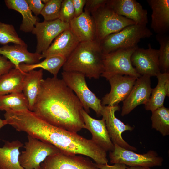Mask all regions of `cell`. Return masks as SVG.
I'll return each instance as SVG.
<instances>
[{
	"label": "cell",
	"mask_w": 169,
	"mask_h": 169,
	"mask_svg": "<svg viewBox=\"0 0 169 169\" xmlns=\"http://www.w3.org/2000/svg\"><path fill=\"white\" fill-rule=\"evenodd\" d=\"M82 105L73 91L57 77L43 79L33 110L49 124L77 133L85 125Z\"/></svg>",
	"instance_id": "obj_1"
},
{
	"label": "cell",
	"mask_w": 169,
	"mask_h": 169,
	"mask_svg": "<svg viewBox=\"0 0 169 169\" xmlns=\"http://www.w3.org/2000/svg\"><path fill=\"white\" fill-rule=\"evenodd\" d=\"M104 54L96 40L80 42L66 59L62 69L97 79L104 71Z\"/></svg>",
	"instance_id": "obj_2"
},
{
	"label": "cell",
	"mask_w": 169,
	"mask_h": 169,
	"mask_svg": "<svg viewBox=\"0 0 169 169\" xmlns=\"http://www.w3.org/2000/svg\"><path fill=\"white\" fill-rule=\"evenodd\" d=\"M152 33L146 26L134 24L111 34L99 43L103 53L106 54L117 50L138 46L141 39L148 38Z\"/></svg>",
	"instance_id": "obj_3"
},
{
	"label": "cell",
	"mask_w": 169,
	"mask_h": 169,
	"mask_svg": "<svg viewBox=\"0 0 169 169\" xmlns=\"http://www.w3.org/2000/svg\"><path fill=\"white\" fill-rule=\"evenodd\" d=\"M62 79L71 89L82 104L84 110L88 114L93 109L98 117L101 116L103 106L99 99L88 88L85 76L82 73L75 71H63Z\"/></svg>",
	"instance_id": "obj_4"
},
{
	"label": "cell",
	"mask_w": 169,
	"mask_h": 169,
	"mask_svg": "<svg viewBox=\"0 0 169 169\" xmlns=\"http://www.w3.org/2000/svg\"><path fill=\"white\" fill-rule=\"evenodd\" d=\"M91 14L96 26V40L99 43L109 35L135 24L132 20L117 14L106 4Z\"/></svg>",
	"instance_id": "obj_5"
},
{
	"label": "cell",
	"mask_w": 169,
	"mask_h": 169,
	"mask_svg": "<svg viewBox=\"0 0 169 169\" xmlns=\"http://www.w3.org/2000/svg\"><path fill=\"white\" fill-rule=\"evenodd\" d=\"M138 46L117 50L104 54V71L101 76L108 80L117 75H127L138 78L141 76L133 67L131 60V55Z\"/></svg>",
	"instance_id": "obj_6"
},
{
	"label": "cell",
	"mask_w": 169,
	"mask_h": 169,
	"mask_svg": "<svg viewBox=\"0 0 169 169\" xmlns=\"http://www.w3.org/2000/svg\"><path fill=\"white\" fill-rule=\"evenodd\" d=\"M25 151L19 156V162L24 169H38L48 156L61 151L54 146L28 135Z\"/></svg>",
	"instance_id": "obj_7"
},
{
	"label": "cell",
	"mask_w": 169,
	"mask_h": 169,
	"mask_svg": "<svg viewBox=\"0 0 169 169\" xmlns=\"http://www.w3.org/2000/svg\"><path fill=\"white\" fill-rule=\"evenodd\" d=\"M114 148L109 152L111 164L120 163L128 166H142L149 167L160 166L162 165L163 158L153 150L146 153L139 154L133 151L114 144Z\"/></svg>",
	"instance_id": "obj_8"
},
{
	"label": "cell",
	"mask_w": 169,
	"mask_h": 169,
	"mask_svg": "<svg viewBox=\"0 0 169 169\" xmlns=\"http://www.w3.org/2000/svg\"><path fill=\"white\" fill-rule=\"evenodd\" d=\"M77 155L60 151L47 157L38 169H100L89 157Z\"/></svg>",
	"instance_id": "obj_9"
},
{
	"label": "cell",
	"mask_w": 169,
	"mask_h": 169,
	"mask_svg": "<svg viewBox=\"0 0 169 169\" xmlns=\"http://www.w3.org/2000/svg\"><path fill=\"white\" fill-rule=\"evenodd\" d=\"M120 110L119 106H103L101 116L105 120L106 127L111 140L114 144L132 151L136 148L129 144L123 138L122 133L125 131H131L134 127L125 124L115 116V112Z\"/></svg>",
	"instance_id": "obj_10"
},
{
	"label": "cell",
	"mask_w": 169,
	"mask_h": 169,
	"mask_svg": "<svg viewBox=\"0 0 169 169\" xmlns=\"http://www.w3.org/2000/svg\"><path fill=\"white\" fill-rule=\"evenodd\" d=\"M69 25L59 19L50 21L37 22L32 33L36 36L37 44L35 53L41 54L49 47L55 38Z\"/></svg>",
	"instance_id": "obj_11"
},
{
	"label": "cell",
	"mask_w": 169,
	"mask_h": 169,
	"mask_svg": "<svg viewBox=\"0 0 169 169\" xmlns=\"http://www.w3.org/2000/svg\"><path fill=\"white\" fill-rule=\"evenodd\" d=\"M131 60L133 67L141 76H156L160 72L158 49L152 48L150 43L146 49L138 47L131 55Z\"/></svg>",
	"instance_id": "obj_12"
},
{
	"label": "cell",
	"mask_w": 169,
	"mask_h": 169,
	"mask_svg": "<svg viewBox=\"0 0 169 169\" xmlns=\"http://www.w3.org/2000/svg\"><path fill=\"white\" fill-rule=\"evenodd\" d=\"M137 78L127 75L117 74L111 77L109 81L110 90L102 98L103 106H113L124 101L130 93Z\"/></svg>",
	"instance_id": "obj_13"
},
{
	"label": "cell",
	"mask_w": 169,
	"mask_h": 169,
	"mask_svg": "<svg viewBox=\"0 0 169 169\" xmlns=\"http://www.w3.org/2000/svg\"><path fill=\"white\" fill-rule=\"evenodd\" d=\"M150 77L141 76L137 79L129 95L123 101L122 116L129 114L138 105H145L148 100L152 90Z\"/></svg>",
	"instance_id": "obj_14"
},
{
	"label": "cell",
	"mask_w": 169,
	"mask_h": 169,
	"mask_svg": "<svg viewBox=\"0 0 169 169\" xmlns=\"http://www.w3.org/2000/svg\"><path fill=\"white\" fill-rule=\"evenodd\" d=\"M106 4L117 14L133 21L135 24L146 26L147 11L136 0H108Z\"/></svg>",
	"instance_id": "obj_15"
},
{
	"label": "cell",
	"mask_w": 169,
	"mask_h": 169,
	"mask_svg": "<svg viewBox=\"0 0 169 169\" xmlns=\"http://www.w3.org/2000/svg\"><path fill=\"white\" fill-rule=\"evenodd\" d=\"M82 114L85 129L89 130L91 134V140L106 152L112 151L114 145L110 136L104 119H94L84 109L82 110Z\"/></svg>",
	"instance_id": "obj_16"
},
{
	"label": "cell",
	"mask_w": 169,
	"mask_h": 169,
	"mask_svg": "<svg viewBox=\"0 0 169 169\" xmlns=\"http://www.w3.org/2000/svg\"><path fill=\"white\" fill-rule=\"evenodd\" d=\"M79 43L70 28L66 30L58 35L41 54V59L56 55L67 59Z\"/></svg>",
	"instance_id": "obj_17"
},
{
	"label": "cell",
	"mask_w": 169,
	"mask_h": 169,
	"mask_svg": "<svg viewBox=\"0 0 169 169\" xmlns=\"http://www.w3.org/2000/svg\"><path fill=\"white\" fill-rule=\"evenodd\" d=\"M69 24V28L79 42L96 40V26L91 14L84 11L74 17Z\"/></svg>",
	"instance_id": "obj_18"
},
{
	"label": "cell",
	"mask_w": 169,
	"mask_h": 169,
	"mask_svg": "<svg viewBox=\"0 0 169 169\" xmlns=\"http://www.w3.org/2000/svg\"><path fill=\"white\" fill-rule=\"evenodd\" d=\"M152 10L151 27L157 34L169 30V0H147Z\"/></svg>",
	"instance_id": "obj_19"
},
{
	"label": "cell",
	"mask_w": 169,
	"mask_h": 169,
	"mask_svg": "<svg viewBox=\"0 0 169 169\" xmlns=\"http://www.w3.org/2000/svg\"><path fill=\"white\" fill-rule=\"evenodd\" d=\"M0 54L9 59L17 69H19L21 63L34 64L39 62L41 59V54L29 52L27 45H4L0 47Z\"/></svg>",
	"instance_id": "obj_20"
},
{
	"label": "cell",
	"mask_w": 169,
	"mask_h": 169,
	"mask_svg": "<svg viewBox=\"0 0 169 169\" xmlns=\"http://www.w3.org/2000/svg\"><path fill=\"white\" fill-rule=\"evenodd\" d=\"M156 76L157 85L152 89L149 99L145 104L146 110L151 112L164 106L166 96H169V71L160 72Z\"/></svg>",
	"instance_id": "obj_21"
},
{
	"label": "cell",
	"mask_w": 169,
	"mask_h": 169,
	"mask_svg": "<svg viewBox=\"0 0 169 169\" xmlns=\"http://www.w3.org/2000/svg\"><path fill=\"white\" fill-rule=\"evenodd\" d=\"M23 145L18 140L5 142L0 147V169H24L19 162V149Z\"/></svg>",
	"instance_id": "obj_22"
},
{
	"label": "cell",
	"mask_w": 169,
	"mask_h": 169,
	"mask_svg": "<svg viewBox=\"0 0 169 169\" xmlns=\"http://www.w3.org/2000/svg\"><path fill=\"white\" fill-rule=\"evenodd\" d=\"M26 73L20 69H12L0 77V96L13 93L23 92Z\"/></svg>",
	"instance_id": "obj_23"
},
{
	"label": "cell",
	"mask_w": 169,
	"mask_h": 169,
	"mask_svg": "<svg viewBox=\"0 0 169 169\" xmlns=\"http://www.w3.org/2000/svg\"><path fill=\"white\" fill-rule=\"evenodd\" d=\"M43 78V69H41L27 72L25 77L23 92L28 100L29 110L31 111L33 110L39 93Z\"/></svg>",
	"instance_id": "obj_24"
},
{
	"label": "cell",
	"mask_w": 169,
	"mask_h": 169,
	"mask_svg": "<svg viewBox=\"0 0 169 169\" xmlns=\"http://www.w3.org/2000/svg\"><path fill=\"white\" fill-rule=\"evenodd\" d=\"M4 2L8 9L16 11L22 15L20 30L25 33L31 32L38 22V18L33 15L26 0H5Z\"/></svg>",
	"instance_id": "obj_25"
},
{
	"label": "cell",
	"mask_w": 169,
	"mask_h": 169,
	"mask_svg": "<svg viewBox=\"0 0 169 169\" xmlns=\"http://www.w3.org/2000/svg\"><path fill=\"white\" fill-rule=\"evenodd\" d=\"M66 59L60 56H53L45 58L41 62L34 64L21 63L19 65L20 69L25 73L37 68H41L49 72L54 77H57L58 73L66 60Z\"/></svg>",
	"instance_id": "obj_26"
},
{
	"label": "cell",
	"mask_w": 169,
	"mask_h": 169,
	"mask_svg": "<svg viewBox=\"0 0 169 169\" xmlns=\"http://www.w3.org/2000/svg\"><path fill=\"white\" fill-rule=\"evenodd\" d=\"M29 110L28 100L23 92L0 96V110Z\"/></svg>",
	"instance_id": "obj_27"
},
{
	"label": "cell",
	"mask_w": 169,
	"mask_h": 169,
	"mask_svg": "<svg viewBox=\"0 0 169 169\" xmlns=\"http://www.w3.org/2000/svg\"><path fill=\"white\" fill-rule=\"evenodd\" d=\"M152 127L164 136L169 135V109L163 106L152 112Z\"/></svg>",
	"instance_id": "obj_28"
},
{
	"label": "cell",
	"mask_w": 169,
	"mask_h": 169,
	"mask_svg": "<svg viewBox=\"0 0 169 169\" xmlns=\"http://www.w3.org/2000/svg\"><path fill=\"white\" fill-rule=\"evenodd\" d=\"M156 38L160 45L159 64L160 72H166L169 69V37L164 34H156Z\"/></svg>",
	"instance_id": "obj_29"
},
{
	"label": "cell",
	"mask_w": 169,
	"mask_h": 169,
	"mask_svg": "<svg viewBox=\"0 0 169 169\" xmlns=\"http://www.w3.org/2000/svg\"><path fill=\"white\" fill-rule=\"evenodd\" d=\"M10 43L21 45H27L19 37L13 25L0 21V44L4 46Z\"/></svg>",
	"instance_id": "obj_30"
},
{
	"label": "cell",
	"mask_w": 169,
	"mask_h": 169,
	"mask_svg": "<svg viewBox=\"0 0 169 169\" xmlns=\"http://www.w3.org/2000/svg\"><path fill=\"white\" fill-rule=\"evenodd\" d=\"M62 1V0H48L44 3L40 13L44 21H53L59 18Z\"/></svg>",
	"instance_id": "obj_31"
},
{
	"label": "cell",
	"mask_w": 169,
	"mask_h": 169,
	"mask_svg": "<svg viewBox=\"0 0 169 169\" xmlns=\"http://www.w3.org/2000/svg\"><path fill=\"white\" fill-rule=\"evenodd\" d=\"M74 11L72 0H62L59 19L69 23L74 17Z\"/></svg>",
	"instance_id": "obj_32"
},
{
	"label": "cell",
	"mask_w": 169,
	"mask_h": 169,
	"mask_svg": "<svg viewBox=\"0 0 169 169\" xmlns=\"http://www.w3.org/2000/svg\"><path fill=\"white\" fill-rule=\"evenodd\" d=\"M108 0H87L84 12L91 14L101 7L106 4Z\"/></svg>",
	"instance_id": "obj_33"
},
{
	"label": "cell",
	"mask_w": 169,
	"mask_h": 169,
	"mask_svg": "<svg viewBox=\"0 0 169 169\" xmlns=\"http://www.w3.org/2000/svg\"><path fill=\"white\" fill-rule=\"evenodd\" d=\"M28 6L32 12L37 16L40 14L44 4L41 0H26Z\"/></svg>",
	"instance_id": "obj_34"
},
{
	"label": "cell",
	"mask_w": 169,
	"mask_h": 169,
	"mask_svg": "<svg viewBox=\"0 0 169 169\" xmlns=\"http://www.w3.org/2000/svg\"><path fill=\"white\" fill-rule=\"evenodd\" d=\"M14 65L7 58L0 55V77L7 73L13 67Z\"/></svg>",
	"instance_id": "obj_35"
},
{
	"label": "cell",
	"mask_w": 169,
	"mask_h": 169,
	"mask_svg": "<svg viewBox=\"0 0 169 169\" xmlns=\"http://www.w3.org/2000/svg\"><path fill=\"white\" fill-rule=\"evenodd\" d=\"M74 11V17H77L83 12V8L87 0H72Z\"/></svg>",
	"instance_id": "obj_36"
},
{
	"label": "cell",
	"mask_w": 169,
	"mask_h": 169,
	"mask_svg": "<svg viewBox=\"0 0 169 169\" xmlns=\"http://www.w3.org/2000/svg\"><path fill=\"white\" fill-rule=\"evenodd\" d=\"M96 166L100 169H126L127 166L125 164L115 163L113 165H109L108 163L105 164H98Z\"/></svg>",
	"instance_id": "obj_37"
},
{
	"label": "cell",
	"mask_w": 169,
	"mask_h": 169,
	"mask_svg": "<svg viewBox=\"0 0 169 169\" xmlns=\"http://www.w3.org/2000/svg\"><path fill=\"white\" fill-rule=\"evenodd\" d=\"M126 169H150V167L142 166H128Z\"/></svg>",
	"instance_id": "obj_38"
},
{
	"label": "cell",
	"mask_w": 169,
	"mask_h": 169,
	"mask_svg": "<svg viewBox=\"0 0 169 169\" xmlns=\"http://www.w3.org/2000/svg\"><path fill=\"white\" fill-rule=\"evenodd\" d=\"M5 125H6L5 121L0 118V129Z\"/></svg>",
	"instance_id": "obj_39"
}]
</instances>
